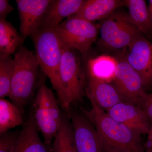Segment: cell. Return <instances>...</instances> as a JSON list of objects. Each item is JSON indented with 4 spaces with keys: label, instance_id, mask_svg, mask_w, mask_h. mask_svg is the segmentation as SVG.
I'll return each mask as SVG.
<instances>
[{
    "label": "cell",
    "instance_id": "1",
    "mask_svg": "<svg viewBox=\"0 0 152 152\" xmlns=\"http://www.w3.org/2000/svg\"><path fill=\"white\" fill-rule=\"evenodd\" d=\"M91 102V110L80 107L81 111L94 125L102 145L120 149L142 146L141 133L114 119L94 102Z\"/></svg>",
    "mask_w": 152,
    "mask_h": 152
},
{
    "label": "cell",
    "instance_id": "2",
    "mask_svg": "<svg viewBox=\"0 0 152 152\" xmlns=\"http://www.w3.org/2000/svg\"><path fill=\"white\" fill-rule=\"evenodd\" d=\"M75 50L64 47L59 68L61 91L58 96L66 115L69 118L71 106L83 96L86 86V75Z\"/></svg>",
    "mask_w": 152,
    "mask_h": 152
},
{
    "label": "cell",
    "instance_id": "3",
    "mask_svg": "<svg viewBox=\"0 0 152 152\" xmlns=\"http://www.w3.org/2000/svg\"><path fill=\"white\" fill-rule=\"evenodd\" d=\"M10 99L23 113L38 85L39 67L35 55L21 46L15 54Z\"/></svg>",
    "mask_w": 152,
    "mask_h": 152
},
{
    "label": "cell",
    "instance_id": "4",
    "mask_svg": "<svg viewBox=\"0 0 152 152\" xmlns=\"http://www.w3.org/2000/svg\"><path fill=\"white\" fill-rule=\"evenodd\" d=\"M31 37L39 66L58 97L61 91L59 68L64 46L56 27L40 28Z\"/></svg>",
    "mask_w": 152,
    "mask_h": 152
},
{
    "label": "cell",
    "instance_id": "5",
    "mask_svg": "<svg viewBox=\"0 0 152 152\" xmlns=\"http://www.w3.org/2000/svg\"><path fill=\"white\" fill-rule=\"evenodd\" d=\"M33 103V114L39 131L47 146L53 142L61 124L62 115L53 93L41 77Z\"/></svg>",
    "mask_w": 152,
    "mask_h": 152
},
{
    "label": "cell",
    "instance_id": "6",
    "mask_svg": "<svg viewBox=\"0 0 152 152\" xmlns=\"http://www.w3.org/2000/svg\"><path fill=\"white\" fill-rule=\"evenodd\" d=\"M99 28L101 37L98 43L110 50L128 48L137 38L143 36L129 14L121 11H115L105 19Z\"/></svg>",
    "mask_w": 152,
    "mask_h": 152
},
{
    "label": "cell",
    "instance_id": "7",
    "mask_svg": "<svg viewBox=\"0 0 152 152\" xmlns=\"http://www.w3.org/2000/svg\"><path fill=\"white\" fill-rule=\"evenodd\" d=\"M100 26L72 16L62 22L56 29L63 46L75 50L85 57L96 39Z\"/></svg>",
    "mask_w": 152,
    "mask_h": 152
},
{
    "label": "cell",
    "instance_id": "8",
    "mask_svg": "<svg viewBox=\"0 0 152 152\" xmlns=\"http://www.w3.org/2000/svg\"><path fill=\"white\" fill-rule=\"evenodd\" d=\"M113 82L126 102L139 105L147 93L140 76L126 58L117 60L115 75Z\"/></svg>",
    "mask_w": 152,
    "mask_h": 152
},
{
    "label": "cell",
    "instance_id": "9",
    "mask_svg": "<svg viewBox=\"0 0 152 152\" xmlns=\"http://www.w3.org/2000/svg\"><path fill=\"white\" fill-rule=\"evenodd\" d=\"M126 60L139 74L146 89L152 88V42L142 36L128 47Z\"/></svg>",
    "mask_w": 152,
    "mask_h": 152
},
{
    "label": "cell",
    "instance_id": "10",
    "mask_svg": "<svg viewBox=\"0 0 152 152\" xmlns=\"http://www.w3.org/2000/svg\"><path fill=\"white\" fill-rule=\"evenodd\" d=\"M53 0H16L20 20V34L25 40L40 27Z\"/></svg>",
    "mask_w": 152,
    "mask_h": 152
},
{
    "label": "cell",
    "instance_id": "11",
    "mask_svg": "<svg viewBox=\"0 0 152 152\" xmlns=\"http://www.w3.org/2000/svg\"><path fill=\"white\" fill-rule=\"evenodd\" d=\"M70 118L78 152H104L97 132L84 114L72 110Z\"/></svg>",
    "mask_w": 152,
    "mask_h": 152
},
{
    "label": "cell",
    "instance_id": "12",
    "mask_svg": "<svg viewBox=\"0 0 152 152\" xmlns=\"http://www.w3.org/2000/svg\"><path fill=\"white\" fill-rule=\"evenodd\" d=\"M109 115L143 134H147L151 122L140 106L126 102L119 103L106 111Z\"/></svg>",
    "mask_w": 152,
    "mask_h": 152
},
{
    "label": "cell",
    "instance_id": "13",
    "mask_svg": "<svg viewBox=\"0 0 152 152\" xmlns=\"http://www.w3.org/2000/svg\"><path fill=\"white\" fill-rule=\"evenodd\" d=\"M88 79L85 92L90 102H94L101 109L107 111L119 103L124 102L111 83L89 77Z\"/></svg>",
    "mask_w": 152,
    "mask_h": 152
},
{
    "label": "cell",
    "instance_id": "14",
    "mask_svg": "<svg viewBox=\"0 0 152 152\" xmlns=\"http://www.w3.org/2000/svg\"><path fill=\"white\" fill-rule=\"evenodd\" d=\"M84 1V0H53L45 13L40 28L57 27L64 19L75 15Z\"/></svg>",
    "mask_w": 152,
    "mask_h": 152
},
{
    "label": "cell",
    "instance_id": "15",
    "mask_svg": "<svg viewBox=\"0 0 152 152\" xmlns=\"http://www.w3.org/2000/svg\"><path fill=\"white\" fill-rule=\"evenodd\" d=\"M126 5L125 1L87 0L73 16L91 22L106 19L120 7Z\"/></svg>",
    "mask_w": 152,
    "mask_h": 152
},
{
    "label": "cell",
    "instance_id": "16",
    "mask_svg": "<svg viewBox=\"0 0 152 152\" xmlns=\"http://www.w3.org/2000/svg\"><path fill=\"white\" fill-rule=\"evenodd\" d=\"M38 131L32 113L18 136L13 152H48L47 145L42 142Z\"/></svg>",
    "mask_w": 152,
    "mask_h": 152
},
{
    "label": "cell",
    "instance_id": "17",
    "mask_svg": "<svg viewBox=\"0 0 152 152\" xmlns=\"http://www.w3.org/2000/svg\"><path fill=\"white\" fill-rule=\"evenodd\" d=\"M125 1V5L129 9L128 14L133 23L147 39H152L151 16L145 1L126 0Z\"/></svg>",
    "mask_w": 152,
    "mask_h": 152
},
{
    "label": "cell",
    "instance_id": "18",
    "mask_svg": "<svg viewBox=\"0 0 152 152\" xmlns=\"http://www.w3.org/2000/svg\"><path fill=\"white\" fill-rule=\"evenodd\" d=\"M117 65V60L110 56L102 55L90 59L87 63L88 77L111 83L115 78Z\"/></svg>",
    "mask_w": 152,
    "mask_h": 152
},
{
    "label": "cell",
    "instance_id": "19",
    "mask_svg": "<svg viewBox=\"0 0 152 152\" xmlns=\"http://www.w3.org/2000/svg\"><path fill=\"white\" fill-rule=\"evenodd\" d=\"M24 40L17 29L5 19H0V57L10 56Z\"/></svg>",
    "mask_w": 152,
    "mask_h": 152
},
{
    "label": "cell",
    "instance_id": "20",
    "mask_svg": "<svg viewBox=\"0 0 152 152\" xmlns=\"http://www.w3.org/2000/svg\"><path fill=\"white\" fill-rule=\"evenodd\" d=\"M63 115L61 126L52 144V152H78L75 142L72 123Z\"/></svg>",
    "mask_w": 152,
    "mask_h": 152
},
{
    "label": "cell",
    "instance_id": "21",
    "mask_svg": "<svg viewBox=\"0 0 152 152\" xmlns=\"http://www.w3.org/2000/svg\"><path fill=\"white\" fill-rule=\"evenodd\" d=\"M24 124L22 113L20 109L10 101L0 99V134Z\"/></svg>",
    "mask_w": 152,
    "mask_h": 152
},
{
    "label": "cell",
    "instance_id": "22",
    "mask_svg": "<svg viewBox=\"0 0 152 152\" xmlns=\"http://www.w3.org/2000/svg\"><path fill=\"white\" fill-rule=\"evenodd\" d=\"M14 60L10 56L0 57V98L10 97L13 75Z\"/></svg>",
    "mask_w": 152,
    "mask_h": 152
},
{
    "label": "cell",
    "instance_id": "23",
    "mask_svg": "<svg viewBox=\"0 0 152 152\" xmlns=\"http://www.w3.org/2000/svg\"><path fill=\"white\" fill-rule=\"evenodd\" d=\"M18 136L8 132L1 134L0 152H13Z\"/></svg>",
    "mask_w": 152,
    "mask_h": 152
},
{
    "label": "cell",
    "instance_id": "24",
    "mask_svg": "<svg viewBox=\"0 0 152 152\" xmlns=\"http://www.w3.org/2000/svg\"><path fill=\"white\" fill-rule=\"evenodd\" d=\"M151 93H147L139 105L142 108L152 122V88Z\"/></svg>",
    "mask_w": 152,
    "mask_h": 152
},
{
    "label": "cell",
    "instance_id": "25",
    "mask_svg": "<svg viewBox=\"0 0 152 152\" xmlns=\"http://www.w3.org/2000/svg\"><path fill=\"white\" fill-rule=\"evenodd\" d=\"M14 8L8 0H0V19H5L12 12Z\"/></svg>",
    "mask_w": 152,
    "mask_h": 152
},
{
    "label": "cell",
    "instance_id": "26",
    "mask_svg": "<svg viewBox=\"0 0 152 152\" xmlns=\"http://www.w3.org/2000/svg\"><path fill=\"white\" fill-rule=\"evenodd\" d=\"M102 146L104 152H143V148L142 146L134 148L120 149L111 148L106 146Z\"/></svg>",
    "mask_w": 152,
    "mask_h": 152
},
{
    "label": "cell",
    "instance_id": "27",
    "mask_svg": "<svg viewBox=\"0 0 152 152\" xmlns=\"http://www.w3.org/2000/svg\"><path fill=\"white\" fill-rule=\"evenodd\" d=\"M147 134L148 138L145 143L144 149L145 152H152V122L149 131Z\"/></svg>",
    "mask_w": 152,
    "mask_h": 152
},
{
    "label": "cell",
    "instance_id": "28",
    "mask_svg": "<svg viewBox=\"0 0 152 152\" xmlns=\"http://www.w3.org/2000/svg\"><path fill=\"white\" fill-rule=\"evenodd\" d=\"M149 1V8H152V0H150Z\"/></svg>",
    "mask_w": 152,
    "mask_h": 152
},
{
    "label": "cell",
    "instance_id": "29",
    "mask_svg": "<svg viewBox=\"0 0 152 152\" xmlns=\"http://www.w3.org/2000/svg\"><path fill=\"white\" fill-rule=\"evenodd\" d=\"M149 9L150 13H151V20L152 23V8H149Z\"/></svg>",
    "mask_w": 152,
    "mask_h": 152
}]
</instances>
